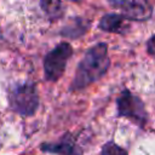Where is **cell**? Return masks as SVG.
Masks as SVG:
<instances>
[{
	"label": "cell",
	"mask_w": 155,
	"mask_h": 155,
	"mask_svg": "<svg viewBox=\"0 0 155 155\" xmlns=\"http://www.w3.org/2000/svg\"><path fill=\"white\" fill-rule=\"evenodd\" d=\"M42 151L53 153L57 155H82L80 148L76 145L75 140L69 133L62 137L57 143H48L41 145Z\"/></svg>",
	"instance_id": "obj_7"
},
{
	"label": "cell",
	"mask_w": 155,
	"mask_h": 155,
	"mask_svg": "<svg viewBox=\"0 0 155 155\" xmlns=\"http://www.w3.org/2000/svg\"><path fill=\"white\" fill-rule=\"evenodd\" d=\"M73 54V48L68 42L58 44L44 59L45 78L48 81H57L64 73L67 62Z\"/></svg>",
	"instance_id": "obj_3"
},
{
	"label": "cell",
	"mask_w": 155,
	"mask_h": 155,
	"mask_svg": "<svg viewBox=\"0 0 155 155\" xmlns=\"http://www.w3.org/2000/svg\"><path fill=\"white\" fill-rule=\"evenodd\" d=\"M99 28L108 33L126 34L130 30V21L120 13H108L104 15L99 21Z\"/></svg>",
	"instance_id": "obj_6"
},
{
	"label": "cell",
	"mask_w": 155,
	"mask_h": 155,
	"mask_svg": "<svg viewBox=\"0 0 155 155\" xmlns=\"http://www.w3.org/2000/svg\"><path fill=\"white\" fill-rule=\"evenodd\" d=\"M11 108L22 116L33 115L39 107V96L33 82H23L11 88L8 93Z\"/></svg>",
	"instance_id": "obj_2"
},
{
	"label": "cell",
	"mask_w": 155,
	"mask_h": 155,
	"mask_svg": "<svg viewBox=\"0 0 155 155\" xmlns=\"http://www.w3.org/2000/svg\"><path fill=\"white\" fill-rule=\"evenodd\" d=\"M119 116L130 119L138 126H144L147 122V113L143 102L139 97L132 94L128 90L121 92L116 101Z\"/></svg>",
	"instance_id": "obj_4"
},
{
	"label": "cell",
	"mask_w": 155,
	"mask_h": 155,
	"mask_svg": "<svg viewBox=\"0 0 155 155\" xmlns=\"http://www.w3.org/2000/svg\"><path fill=\"white\" fill-rule=\"evenodd\" d=\"M101 155H127V151L114 142H108L103 145Z\"/></svg>",
	"instance_id": "obj_9"
},
{
	"label": "cell",
	"mask_w": 155,
	"mask_h": 155,
	"mask_svg": "<svg viewBox=\"0 0 155 155\" xmlns=\"http://www.w3.org/2000/svg\"><path fill=\"white\" fill-rule=\"evenodd\" d=\"M42 11L51 21H56L64 15L65 7L61 0H40Z\"/></svg>",
	"instance_id": "obj_8"
},
{
	"label": "cell",
	"mask_w": 155,
	"mask_h": 155,
	"mask_svg": "<svg viewBox=\"0 0 155 155\" xmlns=\"http://www.w3.org/2000/svg\"><path fill=\"white\" fill-rule=\"evenodd\" d=\"M110 6L128 21H144L151 16L153 7L145 0H108Z\"/></svg>",
	"instance_id": "obj_5"
},
{
	"label": "cell",
	"mask_w": 155,
	"mask_h": 155,
	"mask_svg": "<svg viewBox=\"0 0 155 155\" xmlns=\"http://www.w3.org/2000/svg\"><path fill=\"white\" fill-rule=\"evenodd\" d=\"M110 59L108 56V46L99 42L88 48L80 61L70 90L78 91L99 80L109 69Z\"/></svg>",
	"instance_id": "obj_1"
},
{
	"label": "cell",
	"mask_w": 155,
	"mask_h": 155,
	"mask_svg": "<svg viewBox=\"0 0 155 155\" xmlns=\"http://www.w3.org/2000/svg\"><path fill=\"white\" fill-rule=\"evenodd\" d=\"M147 51H148V53L155 59V35H153V36L148 40V42H147Z\"/></svg>",
	"instance_id": "obj_10"
}]
</instances>
